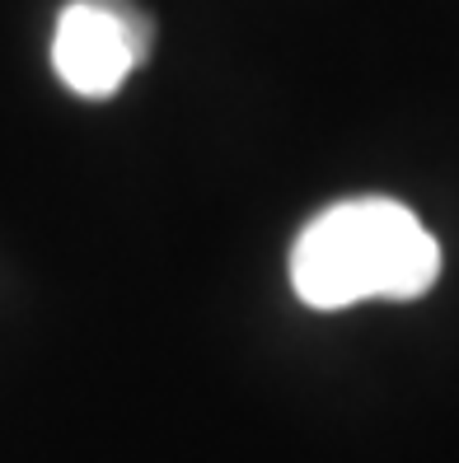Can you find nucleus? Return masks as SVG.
<instances>
[{"label": "nucleus", "mask_w": 459, "mask_h": 463, "mask_svg": "<svg viewBox=\"0 0 459 463\" xmlns=\"http://www.w3.org/2000/svg\"><path fill=\"white\" fill-rule=\"evenodd\" d=\"M150 57V19L131 0H71L52 33V66L80 99H108Z\"/></svg>", "instance_id": "2"}, {"label": "nucleus", "mask_w": 459, "mask_h": 463, "mask_svg": "<svg viewBox=\"0 0 459 463\" xmlns=\"http://www.w3.org/2000/svg\"><path fill=\"white\" fill-rule=\"evenodd\" d=\"M441 277V243L389 197L338 202L301 230L291 286L310 309H352L361 299H417Z\"/></svg>", "instance_id": "1"}]
</instances>
